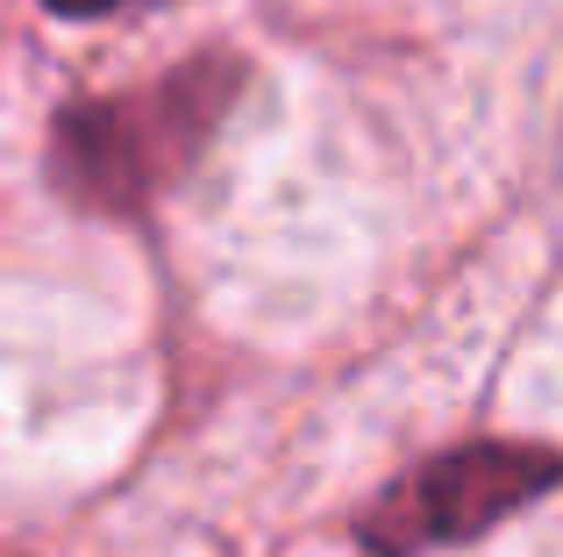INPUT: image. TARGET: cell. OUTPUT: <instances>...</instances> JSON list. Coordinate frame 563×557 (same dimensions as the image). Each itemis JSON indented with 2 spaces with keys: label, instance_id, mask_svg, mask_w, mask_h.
Returning a JSON list of instances; mask_svg holds the SVG:
<instances>
[{
  "label": "cell",
  "instance_id": "6da1fadb",
  "mask_svg": "<svg viewBox=\"0 0 563 557\" xmlns=\"http://www.w3.org/2000/svg\"><path fill=\"white\" fill-rule=\"evenodd\" d=\"M556 479L550 450H456V458L428 465L407 493H399L393 529H372V550L399 557L413 544H456V536L493 529L507 507L536 501Z\"/></svg>",
  "mask_w": 563,
  "mask_h": 557
},
{
  "label": "cell",
  "instance_id": "7a4b0ae2",
  "mask_svg": "<svg viewBox=\"0 0 563 557\" xmlns=\"http://www.w3.org/2000/svg\"><path fill=\"white\" fill-rule=\"evenodd\" d=\"M51 14H65V22H93V14H108L114 0H43Z\"/></svg>",
  "mask_w": 563,
  "mask_h": 557
}]
</instances>
